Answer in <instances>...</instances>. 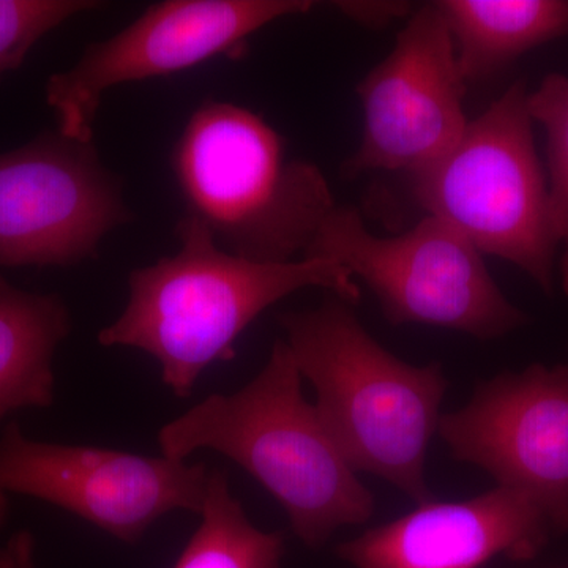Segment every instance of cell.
<instances>
[{"label":"cell","instance_id":"1","mask_svg":"<svg viewBox=\"0 0 568 568\" xmlns=\"http://www.w3.org/2000/svg\"><path fill=\"white\" fill-rule=\"evenodd\" d=\"M175 234L178 253L132 272L129 304L100 332L99 343L152 355L164 386L179 398L193 394L209 366L231 361L235 339L287 295L323 287L351 305L361 298L355 276L335 261L245 260L223 250L190 215L179 220Z\"/></svg>","mask_w":568,"mask_h":568},{"label":"cell","instance_id":"2","mask_svg":"<svg viewBox=\"0 0 568 568\" xmlns=\"http://www.w3.org/2000/svg\"><path fill=\"white\" fill-rule=\"evenodd\" d=\"M302 379L290 346L276 339L245 387L207 396L164 425L159 444L168 458L213 450L233 459L282 504L295 537L320 549L336 530L368 521L376 503L306 402Z\"/></svg>","mask_w":568,"mask_h":568},{"label":"cell","instance_id":"3","mask_svg":"<svg viewBox=\"0 0 568 568\" xmlns=\"http://www.w3.org/2000/svg\"><path fill=\"white\" fill-rule=\"evenodd\" d=\"M278 321L298 372L315 387L325 429L355 473L384 478L417 506L435 499L425 465L448 388L443 365L396 357L338 295Z\"/></svg>","mask_w":568,"mask_h":568},{"label":"cell","instance_id":"4","mask_svg":"<svg viewBox=\"0 0 568 568\" xmlns=\"http://www.w3.org/2000/svg\"><path fill=\"white\" fill-rule=\"evenodd\" d=\"M171 164L186 215L223 250L257 263L304 257L336 207L323 171L287 156L280 133L239 104H200Z\"/></svg>","mask_w":568,"mask_h":568},{"label":"cell","instance_id":"5","mask_svg":"<svg viewBox=\"0 0 568 568\" xmlns=\"http://www.w3.org/2000/svg\"><path fill=\"white\" fill-rule=\"evenodd\" d=\"M528 97L525 81L511 84L439 163L410 181L428 215L552 294L560 239Z\"/></svg>","mask_w":568,"mask_h":568},{"label":"cell","instance_id":"6","mask_svg":"<svg viewBox=\"0 0 568 568\" xmlns=\"http://www.w3.org/2000/svg\"><path fill=\"white\" fill-rule=\"evenodd\" d=\"M304 257L335 261L364 280L390 324L495 339L529 323L489 275L484 254L436 216L379 237L357 209L336 205Z\"/></svg>","mask_w":568,"mask_h":568},{"label":"cell","instance_id":"7","mask_svg":"<svg viewBox=\"0 0 568 568\" xmlns=\"http://www.w3.org/2000/svg\"><path fill=\"white\" fill-rule=\"evenodd\" d=\"M310 0H164L111 39L89 44L70 70L51 74L44 95L59 132L93 141L104 93L129 82L241 54L246 39L280 18L306 13Z\"/></svg>","mask_w":568,"mask_h":568},{"label":"cell","instance_id":"8","mask_svg":"<svg viewBox=\"0 0 568 568\" xmlns=\"http://www.w3.org/2000/svg\"><path fill=\"white\" fill-rule=\"evenodd\" d=\"M132 220L95 144L58 129L0 153V267H70Z\"/></svg>","mask_w":568,"mask_h":568},{"label":"cell","instance_id":"9","mask_svg":"<svg viewBox=\"0 0 568 568\" xmlns=\"http://www.w3.org/2000/svg\"><path fill=\"white\" fill-rule=\"evenodd\" d=\"M209 474L185 459L40 443L17 422L0 435L3 491L61 507L125 544H136L173 511L203 514Z\"/></svg>","mask_w":568,"mask_h":568},{"label":"cell","instance_id":"10","mask_svg":"<svg viewBox=\"0 0 568 568\" xmlns=\"http://www.w3.org/2000/svg\"><path fill=\"white\" fill-rule=\"evenodd\" d=\"M466 81L436 2L410 14L394 50L357 85L364 134L345 173H406L439 163L465 133Z\"/></svg>","mask_w":568,"mask_h":568},{"label":"cell","instance_id":"11","mask_svg":"<svg viewBox=\"0 0 568 568\" xmlns=\"http://www.w3.org/2000/svg\"><path fill=\"white\" fill-rule=\"evenodd\" d=\"M437 433L452 458L484 469L497 487L528 496L568 534V364H532L478 384Z\"/></svg>","mask_w":568,"mask_h":568},{"label":"cell","instance_id":"12","mask_svg":"<svg viewBox=\"0 0 568 568\" xmlns=\"http://www.w3.org/2000/svg\"><path fill=\"white\" fill-rule=\"evenodd\" d=\"M558 538L521 493L504 487L455 503L420 504L403 517L339 544L354 568H481L493 559H536Z\"/></svg>","mask_w":568,"mask_h":568},{"label":"cell","instance_id":"13","mask_svg":"<svg viewBox=\"0 0 568 568\" xmlns=\"http://www.w3.org/2000/svg\"><path fill=\"white\" fill-rule=\"evenodd\" d=\"M61 295L33 294L0 274V424L10 414L54 403V354L70 335Z\"/></svg>","mask_w":568,"mask_h":568},{"label":"cell","instance_id":"14","mask_svg":"<svg viewBox=\"0 0 568 568\" xmlns=\"http://www.w3.org/2000/svg\"><path fill=\"white\" fill-rule=\"evenodd\" d=\"M436 6L454 39L466 84L568 36V0H439Z\"/></svg>","mask_w":568,"mask_h":568},{"label":"cell","instance_id":"15","mask_svg":"<svg viewBox=\"0 0 568 568\" xmlns=\"http://www.w3.org/2000/svg\"><path fill=\"white\" fill-rule=\"evenodd\" d=\"M282 532H264L250 521L222 469H211L201 525L174 568H280Z\"/></svg>","mask_w":568,"mask_h":568},{"label":"cell","instance_id":"16","mask_svg":"<svg viewBox=\"0 0 568 568\" xmlns=\"http://www.w3.org/2000/svg\"><path fill=\"white\" fill-rule=\"evenodd\" d=\"M528 104L534 122L547 133L549 194L562 246L560 286L568 297V77L547 74L529 93Z\"/></svg>","mask_w":568,"mask_h":568},{"label":"cell","instance_id":"17","mask_svg":"<svg viewBox=\"0 0 568 568\" xmlns=\"http://www.w3.org/2000/svg\"><path fill=\"white\" fill-rule=\"evenodd\" d=\"M102 6L93 0H0V82L20 69L47 33Z\"/></svg>","mask_w":568,"mask_h":568},{"label":"cell","instance_id":"18","mask_svg":"<svg viewBox=\"0 0 568 568\" xmlns=\"http://www.w3.org/2000/svg\"><path fill=\"white\" fill-rule=\"evenodd\" d=\"M338 9L353 20L376 28L409 14V3L402 2H339Z\"/></svg>","mask_w":568,"mask_h":568},{"label":"cell","instance_id":"19","mask_svg":"<svg viewBox=\"0 0 568 568\" xmlns=\"http://www.w3.org/2000/svg\"><path fill=\"white\" fill-rule=\"evenodd\" d=\"M0 568H37L36 538L29 530H18L0 547Z\"/></svg>","mask_w":568,"mask_h":568},{"label":"cell","instance_id":"20","mask_svg":"<svg viewBox=\"0 0 568 568\" xmlns=\"http://www.w3.org/2000/svg\"><path fill=\"white\" fill-rule=\"evenodd\" d=\"M9 497H7V493L0 488V526L6 521L7 515H9Z\"/></svg>","mask_w":568,"mask_h":568}]
</instances>
